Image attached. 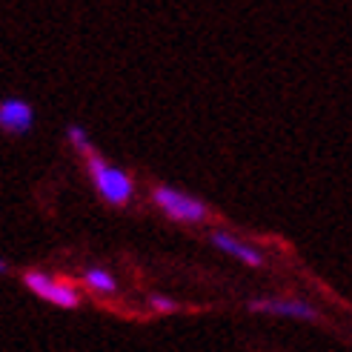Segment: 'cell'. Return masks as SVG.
<instances>
[{
	"label": "cell",
	"mask_w": 352,
	"mask_h": 352,
	"mask_svg": "<svg viewBox=\"0 0 352 352\" xmlns=\"http://www.w3.org/2000/svg\"><path fill=\"white\" fill-rule=\"evenodd\" d=\"M86 172H89V181L95 184L98 195L109 206H126L132 201L135 181L126 169H120V166L109 164L107 157L92 152V155H86Z\"/></svg>",
	"instance_id": "6da1fadb"
},
{
	"label": "cell",
	"mask_w": 352,
	"mask_h": 352,
	"mask_svg": "<svg viewBox=\"0 0 352 352\" xmlns=\"http://www.w3.org/2000/svg\"><path fill=\"white\" fill-rule=\"evenodd\" d=\"M152 201L169 221H178V223H201L209 218V206L204 201L192 198L189 192L166 186V184L152 189Z\"/></svg>",
	"instance_id": "7a4b0ae2"
},
{
	"label": "cell",
	"mask_w": 352,
	"mask_h": 352,
	"mask_svg": "<svg viewBox=\"0 0 352 352\" xmlns=\"http://www.w3.org/2000/svg\"><path fill=\"white\" fill-rule=\"evenodd\" d=\"M23 287L38 295L41 301H49L58 309H78L83 304V295L75 284L60 280V278H52L43 270H26L23 272Z\"/></svg>",
	"instance_id": "3957f363"
},
{
	"label": "cell",
	"mask_w": 352,
	"mask_h": 352,
	"mask_svg": "<svg viewBox=\"0 0 352 352\" xmlns=\"http://www.w3.org/2000/svg\"><path fill=\"white\" fill-rule=\"evenodd\" d=\"M34 107L26 98H3L0 100V132L23 138L34 129Z\"/></svg>",
	"instance_id": "277c9868"
},
{
	"label": "cell",
	"mask_w": 352,
	"mask_h": 352,
	"mask_svg": "<svg viewBox=\"0 0 352 352\" xmlns=\"http://www.w3.org/2000/svg\"><path fill=\"white\" fill-rule=\"evenodd\" d=\"M250 312L278 315V318H295V321H318L321 318L312 304L298 301V298H255V301H250Z\"/></svg>",
	"instance_id": "5b68a950"
},
{
	"label": "cell",
	"mask_w": 352,
	"mask_h": 352,
	"mask_svg": "<svg viewBox=\"0 0 352 352\" xmlns=\"http://www.w3.org/2000/svg\"><path fill=\"white\" fill-rule=\"evenodd\" d=\"M212 243L218 246L221 252H226V255H232V258H238L241 263H246V267H263V252L258 250V246H252V243H243V241H238L235 235H230V232H212Z\"/></svg>",
	"instance_id": "8992f818"
},
{
	"label": "cell",
	"mask_w": 352,
	"mask_h": 352,
	"mask_svg": "<svg viewBox=\"0 0 352 352\" xmlns=\"http://www.w3.org/2000/svg\"><path fill=\"white\" fill-rule=\"evenodd\" d=\"M83 284L86 289H92L98 295H115L118 292V278L109 272V270H103V267H89L83 272Z\"/></svg>",
	"instance_id": "52a82bcc"
},
{
	"label": "cell",
	"mask_w": 352,
	"mask_h": 352,
	"mask_svg": "<svg viewBox=\"0 0 352 352\" xmlns=\"http://www.w3.org/2000/svg\"><path fill=\"white\" fill-rule=\"evenodd\" d=\"M66 140H69V146H75V149L83 152V155H92V152H95L89 135H86V129L78 126V123H69V126H66Z\"/></svg>",
	"instance_id": "ba28073f"
},
{
	"label": "cell",
	"mask_w": 352,
	"mask_h": 352,
	"mask_svg": "<svg viewBox=\"0 0 352 352\" xmlns=\"http://www.w3.org/2000/svg\"><path fill=\"white\" fill-rule=\"evenodd\" d=\"M149 307H152L155 312H164V315H166V312H178V309H181V304H178V301H172L169 295H157V292H152V295H149Z\"/></svg>",
	"instance_id": "9c48e42d"
},
{
	"label": "cell",
	"mask_w": 352,
	"mask_h": 352,
	"mask_svg": "<svg viewBox=\"0 0 352 352\" xmlns=\"http://www.w3.org/2000/svg\"><path fill=\"white\" fill-rule=\"evenodd\" d=\"M12 272V267H9V261L6 258H0V275H9Z\"/></svg>",
	"instance_id": "30bf717a"
}]
</instances>
